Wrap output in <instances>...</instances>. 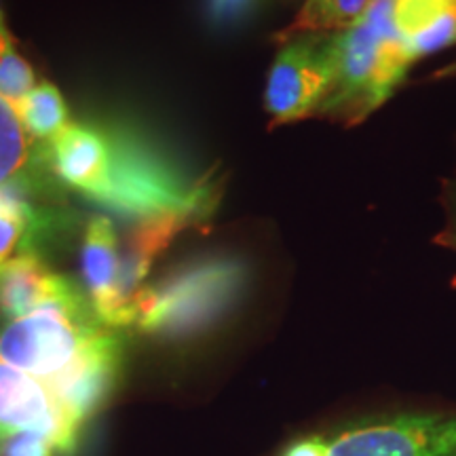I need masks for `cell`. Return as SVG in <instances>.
<instances>
[{"label":"cell","instance_id":"ba28073f","mask_svg":"<svg viewBox=\"0 0 456 456\" xmlns=\"http://www.w3.org/2000/svg\"><path fill=\"white\" fill-rule=\"evenodd\" d=\"M21 431L45 433L61 454H72L81 429L68 420L43 380L0 359V442Z\"/></svg>","mask_w":456,"mask_h":456},{"label":"cell","instance_id":"e0dca14e","mask_svg":"<svg viewBox=\"0 0 456 456\" xmlns=\"http://www.w3.org/2000/svg\"><path fill=\"white\" fill-rule=\"evenodd\" d=\"M452 0H395V28L408 47L416 37L431 30ZM408 51V49H406Z\"/></svg>","mask_w":456,"mask_h":456},{"label":"cell","instance_id":"7a4b0ae2","mask_svg":"<svg viewBox=\"0 0 456 456\" xmlns=\"http://www.w3.org/2000/svg\"><path fill=\"white\" fill-rule=\"evenodd\" d=\"M106 131L110 167L104 186L94 197L95 203L138 220L163 214H191L201 220L212 214L216 191L209 180L191 182L178 163L135 131L127 127H106Z\"/></svg>","mask_w":456,"mask_h":456},{"label":"cell","instance_id":"52a82bcc","mask_svg":"<svg viewBox=\"0 0 456 456\" xmlns=\"http://www.w3.org/2000/svg\"><path fill=\"white\" fill-rule=\"evenodd\" d=\"M123 368V342L112 328H106L89 342L66 372L47 385L57 406L74 427L94 419L110 399Z\"/></svg>","mask_w":456,"mask_h":456},{"label":"cell","instance_id":"8992f818","mask_svg":"<svg viewBox=\"0 0 456 456\" xmlns=\"http://www.w3.org/2000/svg\"><path fill=\"white\" fill-rule=\"evenodd\" d=\"M332 37H302L283 45L269 72L265 104L273 123L315 117L334 87Z\"/></svg>","mask_w":456,"mask_h":456},{"label":"cell","instance_id":"4fadbf2b","mask_svg":"<svg viewBox=\"0 0 456 456\" xmlns=\"http://www.w3.org/2000/svg\"><path fill=\"white\" fill-rule=\"evenodd\" d=\"M45 231V216L32 197L20 191H0V273L15 258L37 252V239Z\"/></svg>","mask_w":456,"mask_h":456},{"label":"cell","instance_id":"5b68a950","mask_svg":"<svg viewBox=\"0 0 456 456\" xmlns=\"http://www.w3.org/2000/svg\"><path fill=\"white\" fill-rule=\"evenodd\" d=\"M317 436L322 456H456V412H397Z\"/></svg>","mask_w":456,"mask_h":456},{"label":"cell","instance_id":"7402d4cb","mask_svg":"<svg viewBox=\"0 0 456 456\" xmlns=\"http://www.w3.org/2000/svg\"><path fill=\"white\" fill-rule=\"evenodd\" d=\"M452 288H456V275L452 277Z\"/></svg>","mask_w":456,"mask_h":456},{"label":"cell","instance_id":"ffe728a7","mask_svg":"<svg viewBox=\"0 0 456 456\" xmlns=\"http://www.w3.org/2000/svg\"><path fill=\"white\" fill-rule=\"evenodd\" d=\"M258 0H209V15L218 26L235 24L254 9Z\"/></svg>","mask_w":456,"mask_h":456},{"label":"cell","instance_id":"277c9868","mask_svg":"<svg viewBox=\"0 0 456 456\" xmlns=\"http://www.w3.org/2000/svg\"><path fill=\"white\" fill-rule=\"evenodd\" d=\"M106 328L87 300L45 306L0 330V359L49 385Z\"/></svg>","mask_w":456,"mask_h":456},{"label":"cell","instance_id":"44dd1931","mask_svg":"<svg viewBox=\"0 0 456 456\" xmlns=\"http://www.w3.org/2000/svg\"><path fill=\"white\" fill-rule=\"evenodd\" d=\"M0 24H4V17H3V11H0Z\"/></svg>","mask_w":456,"mask_h":456},{"label":"cell","instance_id":"9a60e30c","mask_svg":"<svg viewBox=\"0 0 456 456\" xmlns=\"http://www.w3.org/2000/svg\"><path fill=\"white\" fill-rule=\"evenodd\" d=\"M368 3L370 0H306L296 20L279 34V38L285 41V38L298 37V34L326 30L342 32L363 15Z\"/></svg>","mask_w":456,"mask_h":456},{"label":"cell","instance_id":"6da1fadb","mask_svg":"<svg viewBox=\"0 0 456 456\" xmlns=\"http://www.w3.org/2000/svg\"><path fill=\"white\" fill-rule=\"evenodd\" d=\"M393 11L395 0H370L355 24L334 34V87L315 117L357 125L403 83L414 61L403 47Z\"/></svg>","mask_w":456,"mask_h":456},{"label":"cell","instance_id":"30bf717a","mask_svg":"<svg viewBox=\"0 0 456 456\" xmlns=\"http://www.w3.org/2000/svg\"><path fill=\"white\" fill-rule=\"evenodd\" d=\"M85 296L70 279L57 275L37 252L15 258L0 273V315L20 319L57 305H77Z\"/></svg>","mask_w":456,"mask_h":456},{"label":"cell","instance_id":"8fae6325","mask_svg":"<svg viewBox=\"0 0 456 456\" xmlns=\"http://www.w3.org/2000/svg\"><path fill=\"white\" fill-rule=\"evenodd\" d=\"M121 271V252L112 222L95 216L85 228L81 249V277L95 317L108 328L117 322V281Z\"/></svg>","mask_w":456,"mask_h":456},{"label":"cell","instance_id":"5bb4252c","mask_svg":"<svg viewBox=\"0 0 456 456\" xmlns=\"http://www.w3.org/2000/svg\"><path fill=\"white\" fill-rule=\"evenodd\" d=\"M13 108L28 134L41 144H47L72 125L64 95L51 83L37 85L30 94L15 102Z\"/></svg>","mask_w":456,"mask_h":456},{"label":"cell","instance_id":"9c48e42d","mask_svg":"<svg viewBox=\"0 0 456 456\" xmlns=\"http://www.w3.org/2000/svg\"><path fill=\"white\" fill-rule=\"evenodd\" d=\"M45 161L55 180L94 201L110 167L108 131L72 123L45 144Z\"/></svg>","mask_w":456,"mask_h":456},{"label":"cell","instance_id":"ac0fdd59","mask_svg":"<svg viewBox=\"0 0 456 456\" xmlns=\"http://www.w3.org/2000/svg\"><path fill=\"white\" fill-rule=\"evenodd\" d=\"M61 450L49 436L38 431H21L3 440L0 456H60Z\"/></svg>","mask_w":456,"mask_h":456},{"label":"cell","instance_id":"3957f363","mask_svg":"<svg viewBox=\"0 0 456 456\" xmlns=\"http://www.w3.org/2000/svg\"><path fill=\"white\" fill-rule=\"evenodd\" d=\"M248 266L231 256H212L180 266L135 300L134 326L161 338H186L214 326L241 298Z\"/></svg>","mask_w":456,"mask_h":456},{"label":"cell","instance_id":"2e32d148","mask_svg":"<svg viewBox=\"0 0 456 456\" xmlns=\"http://www.w3.org/2000/svg\"><path fill=\"white\" fill-rule=\"evenodd\" d=\"M34 87H37V74L30 61L17 51L7 26L0 24V95L15 104Z\"/></svg>","mask_w":456,"mask_h":456},{"label":"cell","instance_id":"d6986e66","mask_svg":"<svg viewBox=\"0 0 456 456\" xmlns=\"http://www.w3.org/2000/svg\"><path fill=\"white\" fill-rule=\"evenodd\" d=\"M442 205L446 209V224L433 237V243L456 252V178L444 182Z\"/></svg>","mask_w":456,"mask_h":456},{"label":"cell","instance_id":"7c38bea8","mask_svg":"<svg viewBox=\"0 0 456 456\" xmlns=\"http://www.w3.org/2000/svg\"><path fill=\"white\" fill-rule=\"evenodd\" d=\"M51 174L45 144L28 134L13 104L0 95V191H20L34 197Z\"/></svg>","mask_w":456,"mask_h":456}]
</instances>
